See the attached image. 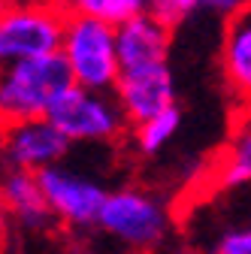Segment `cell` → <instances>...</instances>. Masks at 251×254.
I'll return each mask as SVG.
<instances>
[{
    "mask_svg": "<svg viewBox=\"0 0 251 254\" xmlns=\"http://www.w3.org/2000/svg\"><path fill=\"white\" fill-rule=\"evenodd\" d=\"M97 227L133 251H154L170 236V209L142 188H112Z\"/></svg>",
    "mask_w": 251,
    "mask_h": 254,
    "instance_id": "3",
    "label": "cell"
},
{
    "mask_svg": "<svg viewBox=\"0 0 251 254\" xmlns=\"http://www.w3.org/2000/svg\"><path fill=\"white\" fill-rule=\"evenodd\" d=\"M67 88H73V76L61 52L0 67V130L46 118Z\"/></svg>",
    "mask_w": 251,
    "mask_h": 254,
    "instance_id": "1",
    "label": "cell"
},
{
    "mask_svg": "<svg viewBox=\"0 0 251 254\" xmlns=\"http://www.w3.org/2000/svg\"><path fill=\"white\" fill-rule=\"evenodd\" d=\"M61 58L73 76V85L88 91H115L121 73L118 27L85 15H67Z\"/></svg>",
    "mask_w": 251,
    "mask_h": 254,
    "instance_id": "2",
    "label": "cell"
},
{
    "mask_svg": "<svg viewBox=\"0 0 251 254\" xmlns=\"http://www.w3.org/2000/svg\"><path fill=\"white\" fill-rule=\"evenodd\" d=\"M170 46H173V27L161 21L154 12H142L130 21L118 24L121 73L164 67V64H170Z\"/></svg>",
    "mask_w": 251,
    "mask_h": 254,
    "instance_id": "8",
    "label": "cell"
},
{
    "mask_svg": "<svg viewBox=\"0 0 251 254\" xmlns=\"http://www.w3.org/2000/svg\"><path fill=\"white\" fill-rule=\"evenodd\" d=\"M179 127H182V109L170 106L161 115H154V118H148V121H142V124L133 127V148L142 157L161 154L173 142V136L179 133Z\"/></svg>",
    "mask_w": 251,
    "mask_h": 254,
    "instance_id": "14",
    "label": "cell"
},
{
    "mask_svg": "<svg viewBox=\"0 0 251 254\" xmlns=\"http://www.w3.org/2000/svg\"><path fill=\"white\" fill-rule=\"evenodd\" d=\"M21 3H34V0H0V9H6V6H21Z\"/></svg>",
    "mask_w": 251,
    "mask_h": 254,
    "instance_id": "19",
    "label": "cell"
},
{
    "mask_svg": "<svg viewBox=\"0 0 251 254\" xmlns=\"http://www.w3.org/2000/svg\"><path fill=\"white\" fill-rule=\"evenodd\" d=\"M67 12L55 0H34L0 9V67L61 52Z\"/></svg>",
    "mask_w": 251,
    "mask_h": 254,
    "instance_id": "4",
    "label": "cell"
},
{
    "mask_svg": "<svg viewBox=\"0 0 251 254\" xmlns=\"http://www.w3.org/2000/svg\"><path fill=\"white\" fill-rule=\"evenodd\" d=\"M206 3H209V0H151V9L148 12H154L161 21H167L173 27V24L185 21L194 9H200Z\"/></svg>",
    "mask_w": 251,
    "mask_h": 254,
    "instance_id": "16",
    "label": "cell"
},
{
    "mask_svg": "<svg viewBox=\"0 0 251 254\" xmlns=\"http://www.w3.org/2000/svg\"><path fill=\"white\" fill-rule=\"evenodd\" d=\"M218 58L230 91L251 106V3L224 21Z\"/></svg>",
    "mask_w": 251,
    "mask_h": 254,
    "instance_id": "11",
    "label": "cell"
},
{
    "mask_svg": "<svg viewBox=\"0 0 251 254\" xmlns=\"http://www.w3.org/2000/svg\"><path fill=\"white\" fill-rule=\"evenodd\" d=\"M0 194L6 200V209L12 215V221L24 230L43 233L49 227H55V212L46 200V190L40 185L37 173H24V170H6L0 179Z\"/></svg>",
    "mask_w": 251,
    "mask_h": 254,
    "instance_id": "10",
    "label": "cell"
},
{
    "mask_svg": "<svg viewBox=\"0 0 251 254\" xmlns=\"http://www.w3.org/2000/svg\"><path fill=\"white\" fill-rule=\"evenodd\" d=\"M115 97L133 127L176 106V79H173L170 64L151 67V70L121 73L115 85Z\"/></svg>",
    "mask_w": 251,
    "mask_h": 254,
    "instance_id": "9",
    "label": "cell"
},
{
    "mask_svg": "<svg viewBox=\"0 0 251 254\" xmlns=\"http://www.w3.org/2000/svg\"><path fill=\"white\" fill-rule=\"evenodd\" d=\"M9 221H12V215H9V209H6V200H3V194H0V245H3V239H6Z\"/></svg>",
    "mask_w": 251,
    "mask_h": 254,
    "instance_id": "18",
    "label": "cell"
},
{
    "mask_svg": "<svg viewBox=\"0 0 251 254\" xmlns=\"http://www.w3.org/2000/svg\"><path fill=\"white\" fill-rule=\"evenodd\" d=\"M73 145H106L124 136L127 115H124L115 91H88V88H67L46 115Z\"/></svg>",
    "mask_w": 251,
    "mask_h": 254,
    "instance_id": "5",
    "label": "cell"
},
{
    "mask_svg": "<svg viewBox=\"0 0 251 254\" xmlns=\"http://www.w3.org/2000/svg\"><path fill=\"white\" fill-rule=\"evenodd\" d=\"M218 185L224 190L251 188V112L239 118L230 133V142L218 164Z\"/></svg>",
    "mask_w": 251,
    "mask_h": 254,
    "instance_id": "12",
    "label": "cell"
},
{
    "mask_svg": "<svg viewBox=\"0 0 251 254\" xmlns=\"http://www.w3.org/2000/svg\"><path fill=\"white\" fill-rule=\"evenodd\" d=\"M40 185L61 224L97 227L100 212L109 197V188L103 179L91 176L79 167H70V164H58L40 173Z\"/></svg>",
    "mask_w": 251,
    "mask_h": 254,
    "instance_id": "6",
    "label": "cell"
},
{
    "mask_svg": "<svg viewBox=\"0 0 251 254\" xmlns=\"http://www.w3.org/2000/svg\"><path fill=\"white\" fill-rule=\"evenodd\" d=\"M73 142L58 130L49 118H34L12 124L0 130V151L9 170H24V173H43L49 167H58L67 161Z\"/></svg>",
    "mask_w": 251,
    "mask_h": 254,
    "instance_id": "7",
    "label": "cell"
},
{
    "mask_svg": "<svg viewBox=\"0 0 251 254\" xmlns=\"http://www.w3.org/2000/svg\"><path fill=\"white\" fill-rule=\"evenodd\" d=\"M251 0H209L206 9H215V12H221L224 18H230L233 12H239L242 6H248Z\"/></svg>",
    "mask_w": 251,
    "mask_h": 254,
    "instance_id": "17",
    "label": "cell"
},
{
    "mask_svg": "<svg viewBox=\"0 0 251 254\" xmlns=\"http://www.w3.org/2000/svg\"><path fill=\"white\" fill-rule=\"evenodd\" d=\"M67 15H85L106 24H124L151 9V0H55Z\"/></svg>",
    "mask_w": 251,
    "mask_h": 254,
    "instance_id": "13",
    "label": "cell"
},
{
    "mask_svg": "<svg viewBox=\"0 0 251 254\" xmlns=\"http://www.w3.org/2000/svg\"><path fill=\"white\" fill-rule=\"evenodd\" d=\"M212 254H251V218L230 221L212 239Z\"/></svg>",
    "mask_w": 251,
    "mask_h": 254,
    "instance_id": "15",
    "label": "cell"
}]
</instances>
